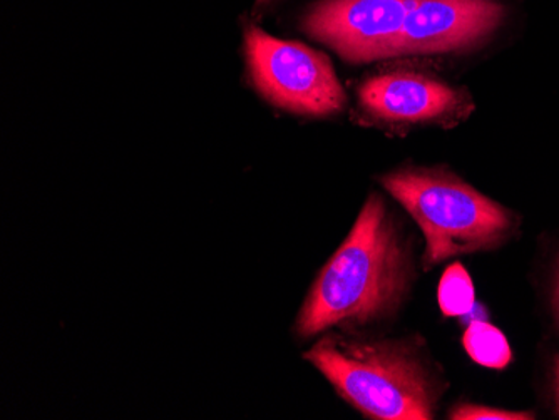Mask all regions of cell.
<instances>
[{
  "instance_id": "1",
  "label": "cell",
  "mask_w": 559,
  "mask_h": 420,
  "mask_svg": "<svg viewBox=\"0 0 559 420\" xmlns=\"http://www.w3.org/2000/svg\"><path fill=\"white\" fill-rule=\"evenodd\" d=\"M407 284L397 228L379 194L364 205L350 235L326 263L297 320L301 337L335 325H364L394 309Z\"/></svg>"
},
{
  "instance_id": "2",
  "label": "cell",
  "mask_w": 559,
  "mask_h": 420,
  "mask_svg": "<svg viewBox=\"0 0 559 420\" xmlns=\"http://www.w3.org/2000/svg\"><path fill=\"white\" fill-rule=\"evenodd\" d=\"M305 359L369 419L435 417L436 392L426 369L395 341L329 335Z\"/></svg>"
},
{
  "instance_id": "3",
  "label": "cell",
  "mask_w": 559,
  "mask_h": 420,
  "mask_svg": "<svg viewBox=\"0 0 559 420\" xmlns=\"http://www.w3.org/2000/svg\"><path fill=\"white\" fill-rule=\"evenodd\" d=\"M382 184L416 219L426 238L424 265L495 249L513 228L510 212L441 169H402Z\"/></svg>"
},
{
  "instance_id": "4",
  "label": "cell",
  "mask_w": 559,
  "mask_h": 420,
  "mask_svg": "<svg viewBox=\"0 0 559 420\" xmlns=\"http://www.w3.org/2000/svg\"><path fill=\"white\" fill-rule=\"evenodd\" d=\"M251 80L272 105L307 116H330L344 109L347 97L334 65L304 44L276 39L259 27L247 31Z\"/></svg>"
},
{
  "instance_id": "5",
  "label": "cell",
  "mask_w": 559,
  "mask_h": 420,
  "mask_svg": "<svg viewBox=\"0 0 559 420\" xmlns=\"http://www.w3.org/2000/svg\"><path fill=\"white\" fill-rule=\"evenodd\" d=\"M416 0H322L305 31L350 62L395 58L399 37Z\"/></svg>"
},
{
  "instance_id": "6",
  "label": "cell",
  "mask_w": 559,
  "mask_h": 420,
  "mask_svg": "<svg viewBox=\"0 0 559 420\" xmlns=\"http://www.w3.org/2000/svg\"><path fill=\"white\" fill-rule=\"evenodd\" d=\"M504 14L496 0H416L405 17L395 58L466 49L495 33Z\"/></svg>"
},
{
  "instance_id": "7",
  "label": "cell",
  "mask_w": 559,
  "mask_h": 420,
  "mask_svg": "<svg viewBox=\"0 0 559 420\" xmlns=\"http://www.w3.org/2000/svg\"><path fill=\"white\" fill-rule=\"evenodd\" d=\"M362 108L382 121L397 124L444 121L466 108L463 93L416 72H388L360 86Z\"/></svg>"
},
{
  "instance_id": "8",
  "label": "cell",
  "mask_w": 559,
  "mask_h": 420,
  "mask_svg": "<svg viewBox=\"0 0 559 420\" xmlns=\"http://www.w3.org/2000/svg\"><path fill=\"white\" fill-rule=\"evenodd\" d=\"M464 349L474 362L489 369H506L511 362L508 338L495 325L477 320L464 332Z\"/></svg>"
},
{
  "instance_id": "9",
  "label": "cell",
  "mask_w": 559,
  "mask_h": 420,
  "mask_svg": "<svg viewBox=\"0 0 559 420\" xmlns=\"http://www.w3.org/2000/svg\"><path fill=\"white\" fill-rule=\"evenodd\" d=\"M474 285L461 263L445 269L439 284L438 300L442 313L448 316L466 315L474 307Z\"/></svg>"
},
{
  "instance_id": "10",
  "label": "cell",
  "mask_w": 559,
  "mask_h": 420,
  "mask_svg": "<svg viewBox=\"0 0 559 420\" xmlns=\"http://www.w3.org/2000/svg\"><path fill=\"white\" fill-rule=\"evenodd\" d=\"M449 419L454 420H530L535 419L533 413L527 412H510V410L492 409V407L473 406V404H464V406L455 407Z\"/></svg>"
},
{
  "instance_id": "11",
  "label": "cell",
  "mask_w": 559,
  "mask_h": 420,
  "mask_svg": "<svg viewBox=\"0 0 559 420\" xmlns=\"http://www.w3.org/2000/svg\"><path fill=\"white\" fill-rule=\"evenodd\" d=\"M556 381H558V404H559V363H558V375H556Z\"/></svg>"
}]
</instances>
